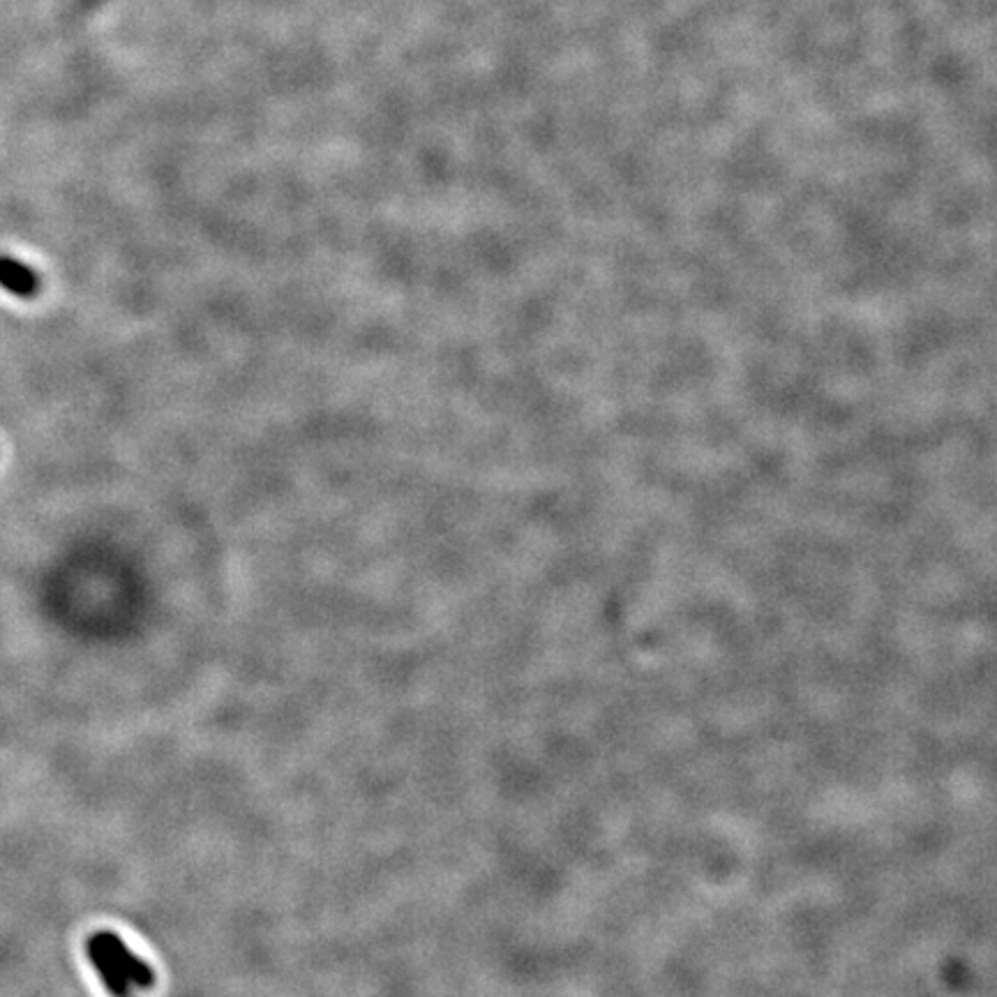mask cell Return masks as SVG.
I'll list each match as a JSON object with an SVG mask.
<instances>
[{"label":"cell","instance_id":"1","mask_svg":"<svg viewBox=\"0 0 997 997\" xmlns=\"http://www.w3.org/2000/svg\"><path fill=\"white\" fill-rule=\"evenodd\" d=\"M0 287L17 298H33L42 282L40 275L24 261L10 257V254H0Z\"/></svg>","mask_w":997,"mask_h":997}]
</instances>
